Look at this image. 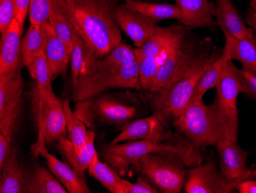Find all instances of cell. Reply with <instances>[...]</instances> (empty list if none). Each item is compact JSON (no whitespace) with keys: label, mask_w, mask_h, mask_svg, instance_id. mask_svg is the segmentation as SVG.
<instances>
[{"label":"cell","mask_w":256,"mask_h":193,"mask_svg":"<svg viewBox=\"0 0 256 193\" xmlns=\"http://www.w3.org/2000/svg\"><path fill=\"white\" fill-rule=\"evenodd\" d=\"M188 31L181 24L168 27L156 26L143 47L134 49L136 58L158 56L182 40Z\"/></svg>","instance_id":"d6986e66"},{"label":"cell","mask_w":256,"mask_h":193,"mask_svg":"<svg viewBox=\"0 0 256 193\" xmlns=\"http://www.w3.org/2000/svg\"><path fill=\"white\" fill-rule=\"evenodd\" d=\"M122 193H158L160 192L142 177L138 178L135 183L122 178L120 181Z\"/></svg>","instance_id":"74e56055"},{"label":"cell","mask_w":256,"mask_h":193,"mask_svg":"<svg viewBox=\"0 0 256 193\" xmlns=\"http://www.w3.org/2000/svg\"><path fill=\"white\" fill-rule=\"evenodd\" d=\"M184 183L186 193H234L240 180H228L218 172L212 162L192 167Z\"/></svg>","instance_id":"30bf717a"},{"label":"cell","mask_w":256,"mask_h":193,"mask_svg":"<svg viewBox=\"0 0 256 193\" xmlns=\"http://www.w3.org/2000/svg\"><path fill=\"white\" fill-rule=\"evenodd\" d=\"M184 14L181 24L188 30L212 28L216 26L214 20L215 4L208 0H174Z\"/></svg>","instance_id":"ffe728a7"},{"label":"cell","mask_w":256,"mask_h":193,"mask_svg":"<svg viewBox=\"0 0 256 193\" xmlns=\"http://www.w3.org/2000/svg\"><path fill=\"white\" fill-rule=\"evenodd\" d=\"M76 114L88 124L92 120L112 125H125L138 114V109L108 95L79 102Z\"/></svg>","instance_id":"9c48e42d"},{"label":"cell","mask_w":256,"mask_h":193,"mask_svg":"<svg viewBox=\"0 0 256 193\" xmlns=\"http://www.w3.org/2000/svg\"><path fill=\"white\" fill-rule=\"evenodd\" d=\"M88 174L96 178L104 187H106L112 193H122L120 181L122 178L120 174L116 172L107 162H102L99 155L94 156L90 165H89Z\"/></svg>","instance_id":"f546056e"},{"label":"cell","mask_w":256,"mask_h":193,"mask_svg":"<svg viewBox=\"0 0 256 193\" xmlns=\"http://www.w3.org/2000/svg\"><path fill=\"white\" fill-rule=\"evenodd\" d=\"M94 139L96 132L88 130L86 144L78 152H76L72 142L66 137L62 138L58 143V149L60 152L64 155L68 162L76 172L83 176H84V172L88 170L94 156L98 154L94 146Z\"/></svg>","instance_id":"7402d4cb"},{"label":"cell","mask_w":256,"mask_h":193,"mask_svg":"<svg viewBox=\"0 0 256 193\" xmlns=\"http://www.w3.org/2000/svg\"><path fill=\"white\" fill-rule=\"evenodd\" d=\"M56 35L64 43L70 54L72 51L74 30L64 12L62 0H52L51 14L48 20Z\"/></svg>","instance_id":"83f0119b"},{"label":"cell","mask_w":256,"mask_h":193,"mask_svg":"<svg viewBox=\"0 0 256 193\" xmlns=\"http://www.w3.org/2000/svg\"><path fill=\"white\" fill-rule=\"evenodd\" d=\"M236 190L240 193H256V180L246 179L240 181Z\"/></svg>","instance_id":"60d3db41"},{"label":"cell","mask_w":256,"mask_h":193,"mask_svg":"<svg viewBox=\"0 0 256 193\" xmlns=\"http://www.w3.org/2000/svg\"><path fill=\"white\" fill-rule=\"evenodd\" d=\"M251 28V27H250ZM224 53L230 60H238L243 67L256 72V40L254 32L250 29L243 38L237 39L226 35Z\"/></svg>","instance_id":"cb8c5ba5"},{"label":"cell","mask_w":256,"mask_h":193,"mask_svg":"<svg viewBox=\"0 0 256 193\" xmlns=\"http://www.w3.org/2000/svg\"><path fill=\"white\" fill-rule=\"evenodd\" d=\"M62 4L73 30L98 57L106 56L122 43L113 0H62Z\"/></svg>","instance_id":"6da1fadb"},{"label":"cell","mask_w":256,"mask_h":193,"mask_svg":"<svg viewBox=\"0 0 256 193\" xmlns=\"http://www.w3.org/2000/svg\"><path fill=\"white\" fill-rule=\"evenodd\" d=\"M242 84V93L256 99V72L242 67L238 70Z\"/></svg>","instance_id":"8d00e7d4"},{"label":"cell","mask_w":256,"mask_h":193,"mask_svg":"<svg viewBox=\"0 0 256 193\" xmlns=\"http://www.w3.org/2000/svg\"><path fill=\"white\" fill-rule=\"evenodd\" d=\"M12 143V139L0 133V168H2L14 149V145Z\"/></svg>","instance_id":"f35d334b"},{"label":"cell","mask_w":256,"mask_h":193,"mask_svg":"<svg viewBox=\"0 0 256 193\" xmlns=\"http://www.w3.org/2000/svg\"><path fill=\"white\" fill-rule=\"evenodd\" d=\"M186 165L180 157L153 152L144 155L133 167L164 193H180L185 183Z\"/></svg>","instance_id":"8992f818"},{"label":"cell","mask_w":256,"mask_h":193,"mask_svg":"<svg viewBox=\"0 0 256 193\" xmlns=\"http://www.w3.org/2000/svg\"><path fill=\"white\" fill-rule=\"evenodd\" d=\"M222 51L201 43L194 58L164 88L150 96L152 110L164 123L174 120L188 106L197 83Z\"/></svg>","instance_id":"7a4b0ae2"},{"label":"cell","mask_w":256,"mask_h":193,"mask_svg":"<svg viewBox=\"0 0 256 193\" xmlns=\"http://www.w3.org/2000/svg\"><path fill=\"white\" fill-rule=\"evenodd\" d=\"M182 39L180 40L178 43L174 45L170 48L160 53L158 56H146V57L136 58V61H138V66H139L140 81V85H142V89L146 91L149 90L159 68L164 64L165 60L176 49L180 43L182 41Z\"/></svg>","instance_id":"f1b7e54d"},{"label":"cell","mask_w":256,"mask_h":193,"mask_svg":"<svg viewBox=\"0 0 256 193\" xmlns=\"http://www.w3.org/2000/svg\"><path fill=\"white\" fill-rule=\"evenodd\" d=\"M63 106L66 112L68 139L74 145L76 152H78L86 144L88 130L84 122L72 110L68 99L63 102Z\"/></svg>","instance_id":"1f68e13d"},{"label":"cell","mask_w":256,"mask_h":193,"mask_svg":"<svg viewBox=\"0 0 256 193\" xmlns=\"http://www.w3.org/2000/svg\"><path fill=\"white\" fill-rule=\"evenodd\" d=\"M212 15L216 18L217 27L222 30L224 36L243 38L251 29L246 27L231 0H216Z\"/></svg>","instance_id":"44dd1931"},{"label":"cell","mask_w":256,"mask_h":193,"mask_svg":"<svg viewBox=\"0 0 256 193\" xmlns=\"http://www.w3.org/2000/svg\"><path fill=\"white\" fill-rule=\"evenodd\" d=\"M16 19L22 26H24L27 14H28L31 0H15Z\"/></svg>","instance_id":"ab89813d"},{"label":"cell","mask_w":256,"mask_h":193,"mask_svg":"<svg viewBox=\"0 0 256 193\" xmlns=\"http://www.w3.org/2000/svg\"><path fill=\"white\" fill-rule=\"evenodd\" d=\"M27 192L67 193L68 191L52 172L42 165H36L32 172L28 174Z\"/></svg>","instance_id":"4316f807"},{"label":"cell","mask_w":256,"mask_h":193,"mask_svg":"<svg viewBox=\"0 0 256 193\" xmlns=\"http://www.w3.org/2000/svg\"><path fill=\"white\" fill-rule=\"evenodd\" d=\"M44 50V36L42 25L30 24L25 36L22 39V63L28 70L30 76L34 77L37 57Z\"/></svg>","instance_id":"d4e9b609"},{"label":"cell","mask_w":256,"mask_h":193,"mask_svg":"<svg viewBox=\"0 0 256 193\" xmlns=\"http://www.w3.org/2000/svg\"><path fill=\"white\" fill-rule=\"evenodd\" d=\"M23 26L15 19L1 37L0 74L14 71L22 63V35Z\"/></svg>","instance_id":"ac0fdd59"},{"label":"cell","mask_w":256,"mask_h":193,"mask_svg":"<svg viewBox=\"0 0 256 193\" xmlns=\"http://www.w3.org/2000/svg\"><path fill=\"white\" fill-rule=\"evenodd\" d=\"M117 88L142 89L136 60L116 67L84 68L77 84L73 86L72 99L79 103Z\"/></svg>","instance_id":"5b68a950"},{"label":"cell","mask_w":256,"mask_h":193,"mask_svg":"<svg viewBox=\"0 0 256 193\" xmlns=\"http://www.w3.org/2000/svg\"><path fill=\"white\" fill-rule=\"evenodd\" d=\"M32 152L34 155H41L46 159L50 171L61 181L68 192H92L88 186L86 176L79 175L68 162H62L47 150L46 141L41 130H38L36 142L32 145Z\"/></svg>","instance_id":"4fadbf2b"},{"label":"cell","mask_w":256,"mask_h":193,"mask_svg":"<svg viewBox=\"0 0 256 193\" xmlns=\"http://www.w3.org/2000/svg\"><path fill=\"white\" fill-rule=\"evenodd\" d=\"M246 22L248 25L252 29L256 40V13L253 12L251 10H248V14H247Z\"/></svg>","instance_id":"b9f144b4"},{"label":"cell","mask_w":256,"mask_h":193,"mask_svg":"<svg viewBox=\"0 0 256 193\" xmlns=\"http://www.w3.org/2000/svg\"><path fill=\"white\" fill-rule=\"evenodd\" d=\"M21 67L0 74V133L14 139L23 104Z\"/></svg>","instance_id":"ba28073f"},{"label":"cell","mask_w":256,"mask_h":193,"mask_svg":"<svg viewBox=\"0 0 256 193\" xmlns=\"http://www.w3.org/2000/svg\"><path fill=\"white\" fill-rule=\"evenodd\" d=\"M36 99L38 130L42 132L46 144L58 142L68 132L63 103L56 95L44 100Z\"/></svg>","instance_id":"7c38bea8"},{"label":"cell","mask_w":256,"mask_h":193,"mask_svg":"<svg viewBox=\"0 0 256 193\" xmlns=\"http://www.w3.org/2000/svg\"><path fill=\"white\" fill-rule=\"evenodd\" d=\"M16 19L15 0H0V33L6 31Z\"/></svg>","instance_id":"d590c367"},{"label":"cell","mask_w":256,"mask_h":193,"mask_svg":"<svg viewBox=\"0 0 256 193\" xmlns=\"http://www.w3.org/2000/svg\"><path fill=\"white\" fill-rule=\"evenodd\" d=\"M172 123L180 135L200 147L215 145L227 139L214 103L205 105L202 100L190 102Z\"/></svg>","instance_id":"277c9868"},{"label":"cell","mask_w":256,"mask_h":193,"mask_svg":"<svg viewBox=\"0 0 256 193\" xmlns=\"http://www.w3.org/2000/svg\"><path fill=\"white\" fill-rule=\"evenodd\" d=\"M0 192H27L28 173L22 165L18 158V151L14 149L1 168Z\"/></svg>","instance_id":"603a6c76"},{"label":"cell","mask_w":256,"mask_h":193,"mask_svg":"<svg viewBox=\"0 0 256 193\" xmlns=\"http://www.w3.org/2000/svg\"><path fill=\"white\" fill-rule=\"evenodd\" d=\"M89 47L83 39L74 31L73 33V47L71 53V72L72 86L78 82L80 74L84 70Z\"/></svg>","instance_id":"836d02e7"},{"label":"cell","mask_w":256,"mask_h":193,"mask_svg":"<svg viewBox=\"0 0 256 193\" xmlns=\"http://www.w3.org/2000/svg\"><path fill=\"white\" fill-rule=\"evenodd\" d=\"M124 5L144 14L156 23L162 20L175 19L181 24L184 20V14L176 4H153L138 0H126Z\"/></svg>","instance_id":"484cf974"},{"label":"cell","mask_w":256,"mask_h":193,"mask_svg":"<svg viewBox=\"0 0 256 193\" xmlns=\"http://www.w3.org/2000/svg\"><path fill=\"white\" fill-rule=\"evenodd\" d=\"M114 18L120 30L132 40L136 48L143 47L156 27L154 20L124 4L115 10Z\"/></svg>","instance_id":"2e32d148"},{"label":"cell","mask_w":256,"mask_h":193,"mask_svg":"<svg viewBox=\"0 0 256 193\" xmlns=\"http://www.w3.org/2000/svg\"><path fill=\"white\" fill-rule=\"evenodd\" d=\"M171 141V140H170ZM162 142L148 140L126 141L103 147L100 156L120 175H124L130 167H134L142 157L153 152L169 153L176 155L188 167H194L202 163L200 147L189 139L176 142Z\"/></svg>","instance_id":"3957f363"},{"label":"cell","mask_w":256,"mask_h":193,"mask_svg":"<svg viewBox=\"0 0 256 193\" xmlns=\"http://www.w3.org/2000/svg\"><path fill=\"white\" fill-rule=\"evenodd\" d=\"M217 96L214 103L228 139L238 141V113L237 99L242 93L238 69L232 60H228L222 68L216 86Z\"/></svg>","instance_id":"52a82bcc"},{"label":"cell","mask_w":256,"mask_h":193,"mask_svg":"<svg viewBox=\"0 0 256 193\" xmlns=\"http://www.w3.org/2000/svg\"><path fill=\"white\" fill-rule=\"evenodd\" d=\"M33 79L36 83V93L38 99L44 100L56 95L52 86V80L50 75V68L43 51L40 53L36 61L34 77Z\"/></svg>","instance_id":"d6a6232c"},{"label":"cell","mask_w":256,"mask_h":193,"mask_svg":"<svg viewBox=\"0 0 256 193\" xmlns=\"http://www.w3.org/2000/svg\"><path fill=\"white\" fill-rule=\"evenodd\" d=\"M201 43L185 36L176 49L159 68L148 92L155 93L164 88L194 58Z\"/></svg>","instance_id":"8fae6325"},{"label":"cell","mask_w":256,"mask_h":193,"mask_svg":"<svg viewBox=\"0 0 256 193\" xmlns=\"http://www.w3.org/2000/svg\"><path fill=\"white\" fill-rule=\"evenodd\" d=\"M52 7V0H31L28 10L30 24L42 25L48 22Z\"/></svg>","instance_id":"e575fe53"},{"label":"cell","mask_w":256,"mask_h":193,"mask_svg":"<svg viewBox=\"0 0 256 193\" xmlns=\"http://www.w3.org/2000/svg\"><path fill=\"white\" fill-rule=\"evenodd\" d=\"M174 139V134L166 129V124L154 114L153 116L136 119L124 125L122 132L110 143L118 144L135 140L162 142Z\"/></svg>","instance_id":"9a60e30c"},{"label":"cell","mask_w":256,"mask_h":193,"mask_svg":"<svg viewBox=\"0 0 256 193\" xmlns=\"http://www.w3.org/2000/svg\"><path fill=\"white\" fill-rule=\"evenodd\" d=\"M42 28L44 36L43 52L53 81L58 76L66 74L71 60V54L64 43L57 37L48 22L43 24Z\"/></svg>","instance_id":"e0dca14e"},{"label":"cell","mask_w":256,"mask_h":193,"mask_svg":"<svg viewBox=\"0 0 256 193\" xmlns=\"http://www.w3.org/2000/svg\"><path fill=\"white\" fill-rule=\"evenodd\" d=\"M250 10H251L254 13H256V0H251Z\"/></svg>","instance_id":"7bdbcfd3"},{"label":"cell","mask_w":256,"mask_h":193,"mask_svg":"<svg viewBox=\"0 0 256 193\" xmlns=\"http://www.w3.org/2000/svg\"><path fill=\"white\" fill-rule=\"evenodd\" d=\"M214 146L220 155L221 172L227 179H256V170L247 165L250 153L243 150L237 142L225 139Z\"/></svg>","instance_id":"5bb4252c"},{"label":"cell","mask_w":256,"mask_h":193,"mask_svg":"<svg viewBox=\"0 0 256 193\" xmlns=\"http://www.w3.org/2000/svg\"><path fill=\"white\" fill-rule=\"evenodd\" d=\"M228 60H230L227 58L226 55L222 51L221 55L218 56L210 67L206 70L205 73L200 79V81L198 82L194 89L190 103L194 101L202 100L204 95L207 91L216 87L222 68Z\"/></svg>","instance_id":"4dcf8cb0"}]
</instances>
